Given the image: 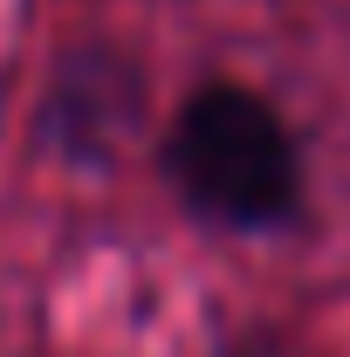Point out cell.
I'll return each instance as SVG.
<instances>
[{"label": "cell", "instance_id": "7a4b0ae2", "mask_svg": "<svg viewBox=\"0 0 350 357\" xmlns=\"http://www.w3.org/2000/svg\"><path fill=\"white\" fill-rule=\"evenodd\" d=\"M151 117V76L124 42L76 35L55 48L35 96V144L69 172H103L131 151Z\"/></svg>", "mask_w": 350, "mask_h": 357}, {"label": "cell", "instance_id": "3957f363", "mask_svg": "<svg viewBox=\"0 0 350 357\" xmlns=\"http://www.w3.org/2000/svg\"><path fill=\"white\" fill-rule=\"evenodd\" d=\"M199 357H316V351H309L296 330H282V323H234Z\"/></svg>", "mask_w": 350, "mask_h": 357}, {"label": "cell", "instance_id": "6da1fadb", "mask_svg": "<svg viewBox=\"0 0 350 357\" xmlns=\"http://www.w3.org/2000/svg\"><path fill=\"white\" fill-rule=\"evenodd\" d=\"M178 213L206 234H289L309 213V158L282 103L254 83L206 76L178 96L158 137Z\"/></svg>", "mask_w": 350, "mask_h": 357}]
</instances>
